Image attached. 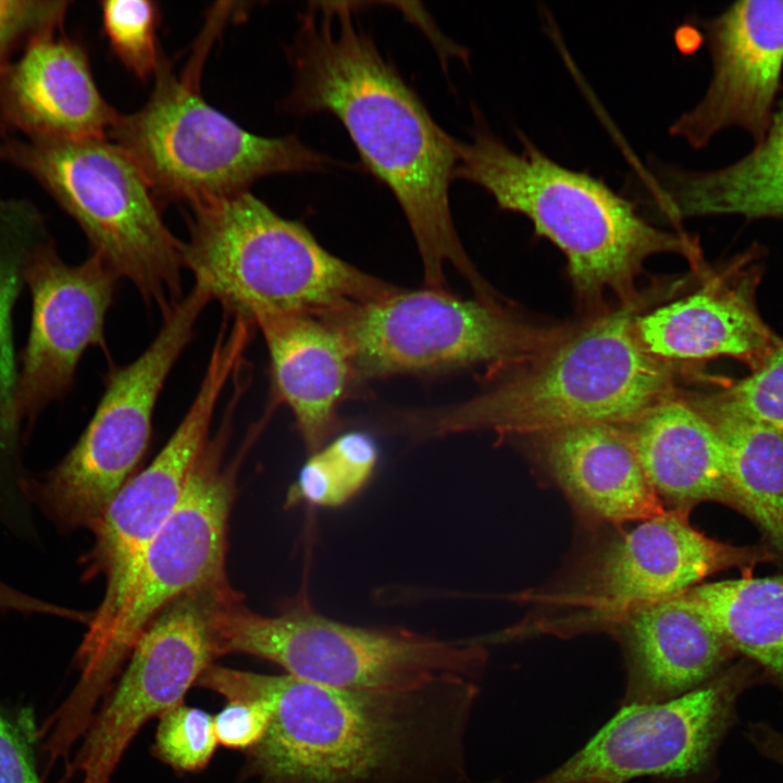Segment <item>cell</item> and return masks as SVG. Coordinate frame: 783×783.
I'll return each mask as SVG.
<instances>
[{"mask_svg":"<svg viewBox=\"0 0 783 783\" xmlns=\"http://www.w3.org/2000/svg\"><path fill=\"white\" fill-rule=\"evenodd\" d=\"M716 406L783 434V340L746 377L706 396Z\"/></svg>","mask_w":783,"mask_h":783,"instance_id":"cell-30","label":"cell"},{"mask_svg":"<svg viewBox=\"0 0 783 783\" xmlns=\"http://www.w3.org/2000/svg\"><path fill=\"white\" fill-rule=\"evenodd\" d=\"M687 401L723 442L734 507L783 552V434L726 411L706 396Z\"/></svg>","mask_w":783,"mask_h":783,"instance_id":"cell-26","label":"cell"},{"mask_svg":"<svg viewBox=\"0 0 783 783\" xmlns=\"http://www.w3.org/2000/svg\"><path fill=\"white\" fill-rule=\"evenodd\" d=\"M217 743L213 717L182 701L161 714L154 748L170 766L195 771L209 762Z\"/></svg>","mask_w":783,"mask_h":783,"instance_id":"cell-31","label":"cell"},{"mask_svg":"<svg viewBox=\"0 0 783 783\" xmlns=\"http://www.w3.org/2000/svg\"><path fill=\"white\" fill-rule=\"evenodd\" d=\"M770 555L706 536L687 511L669 509L642 520L605 550L596 574L600 595L614 607L634 608L687 592L729 568L750 571Z\"/></svg>","mask_w":783,"mask_h":783,"instance_id":"cell-17","label":"cell"},{"mask_svg":"<svg viewBox=\"0 0 783 783\" xmlns=\"http://www.w3.org/2000/svg\"><path fill=\"white\" fill-rule=\"evenodd\" d=\"M629 190L639 209L672 223L718 215L783 221V102L762 139L737 161L693 171L651 159Z\"/></svg>","mask_w":783,"mask_h":783,"instance_id":"cell-20","label":"cell"},{"mask_svg":"<svg viewBox=\"0 0 783 783\" xmlns=\"http://www.w3.org/2000/svg\"><path fill=\"white\" fill-rule=\"evenodd\" d=\"M44 216L25 199L0 198V523L7 531L26 527L34 508L25 486L23 447L27 432L17 407L18 370L12 314L25 284L27 265L50 239Z\"/></svg>","mask_w":783,"mask_h":783,"instance_id":"cell-22","label":"cell"},{"mask_svg":"<svg viewBox=\"0 0 783 783\" xmlns=\"http://www.w3.org/2000/svg\"><path fill=\"white\" fill-rule=\"evenodd\" d=\"M359 2H311L290 48L295 84L284 101L297 115L330 113L363 165L393 192L414 237L427 288L448 290L453 266L478 294L489 289L459 239L449 204L458 140L361 26Z\"/></svg>","mask_w":783,"mask_h":783,"instance_id":"cell-2","label":"cell"},{"mask_svg":"<svg viewBox=\"0 0 783 783\" xmlns=\"http://www.w3.org/2000/svg\"><path fill=\"white\" fill-rule=\"evenodd\" d=\"M744 686L738 670L683 695L627 703L560 767L535 783H623L699 772L731 722Z\"/></svg>","mask_w":783,"mask_h":783,"instance_id":"cell-13","label":"cell"},{"mask_svg":"<svg viewBox=\"0 0 783 783\" xmlns=\"http://www.w3.org/2000/svg\"><path fill=\"white\" fill-rule=\"evenodd\" d=\"M184 265L225 313H300L323 320L398 287L324 249L309 229L249 191L190 207Z\"/></svg>","mask_w":783,"mask_h":783,"instance_id":"cell-5","label":"cell"},{"mask_svg":"<svg viewBox=\"0 0 783 783\" xmlns=\"http://www.w3.org/2000/svg\"><path fill=\"white\" fill-rule=\"evenodd\" d=\"M192 73L177 76L162 54L148 102L137 112L117 114L108 135L158 201L195 207L248 191L268 175L332 164L294 135L268 138L241 128L203 100Z\"/></svg>","mask_w":783,"mask_h":783,"instance_id":"cell-9","label":"cell"},{"mask_svg":"<svg viewBox=\"0 0 783 783\" xmlns=\"http://www.w3.org/2000/svg\"><path fill=\"white\" fill-rule=\"evenodd\" d=\"M622 426L651 487L673 509L707 500L734 507L723 442L687 400L667 398Z\"/></svg>","mask_w":783,"mask_h":783,"instance_id":"cell-24","label":"cell"},{"mask_svg":"<svg viewBox=\"0 0 783 783\" xmlns=\"http://www.w3.org/2000/svg\"><path fill=\"white\" fill-rule=\"evenodd\" d=\"M57 30L30 37L8 64L0 117L24 138H108L119 113L98 90L83 48Z\"/></svg>","mask_w":783,"mask_h":783,"instance_id":"cell-18","label":"cell"},{"mask_svg":"<svg viewBox=\"0 0 783 783\" xmlns=\"http://www.w3.org/2000/svg\"><path fill=\"white\" fill-rule=\"evenodd\" d=\"M203 605L213 655L263 658L318 685L396 691L443 679L475 682L485 663L478 643L343 623L316 611L306 595L277 616L250 610L233 588L206 594Z\"/></svg>","mask_w":783,"mask_h":783,"instance_id":"cell-6","label":"cell"},{"mask_svg":"<svg viewBox=\"0 0 783 783\" xmlns=\"http://www.w3.org/2000/svg\"><path fill=\"white\" fill-rule=\"evenodd\" d=\"M686 594L732 651L757 662L783 686V576L698 584Z\"/></svg>","mask_w":783,"mask_h":783,"instance_id":"cell-27","label":"cell"},{"mask_svg":"<svg viewBox=\"0 0 783 783\" xmlns=\"http://www.w3.org/2000/svg\"><path fill=\"white\" fill-rule=\"evenodd\" d=\"M101 13L105 36L125 67L140 79L154 75L162 55L157 45V3L146 0L103 1Z\"/></svg>","mask_w":783,"mask_h":783,"instance_id":"cell-29","label":"cell"},{"mask_svg":"<svg viewBox=\"0 0 783 783\" xmlns=\"http://www.w3.org/2000/svg\"><path fill=\"white\" fill-rule=\"evenodd\" d=\"M117 278L92 252L79 264L65 263L52 238L32 257L25 273L32 324L17 383L27 434L42 410L69 391L84 352L90 347L107 351L105 316Z\"/></svg>","mask_w":783,"mask_h":783,"instance_id":"cell-14","label":"cell"},{"mask_svg":"<svg viewBox=\"0 0 783 783\" xmlns=\"http://www.w3.org/2000/svg\"><path fill=\"white\" fill-rule=\"evenodd\" d=\"M270 718V705L263 698L227 699L213 717L217 742L227 748L250 749L263 737Z\"/></svg>","mask_w":783,"mask_h":783,"instance_id":"cell-33","label":"cell"},{"mask_svg":"<svg viewBox=\"0 0 783 783\" xmlns=\"http://www.w3.org/2000/svg\"><path fill=\"white\" fill-rule=\"evenodd\" d=\"M270 360L272 401L285 405L309 455L340 428L338 409L358 381L341 333L308 314L261 312L252 318Z\"/></svg>","mask_w":783,"mask_h":783,"instance_id":"cell-19","label":"cell"},{"mask_svg":"<svg viewBox=\"0 0 783 783\" xmlns=\"http://www.w3.org/2000/svg\"><path fill=\"white\" fill-rule=\"evenodd\" d=\"M327 322L344 336L358 381L531 361L561 339L496 303L427 287L397 288Z\"/></svg>","mask_w":783,"mask_h":783,"instance_id":"cell-11","label":"cell"},{"mask_svg":"<svg viewBox=\"0 0 783 783\" xmlns=\"http://www.w3.org/2000/svg\"><path fill=\"white\" fill-rule=\"evenodd\" d=\"M226 699L259 697L271 718L249 749L260 783H463L475 682L343 689L210 663L197 681Z\"/></svg>","mask_w":783,"mask_h":783,"instance_id":"cell-1","label":"cell"},{"mask_svg":"<svg viewBox=\"0 0 783 783\" xmlns=\"http://www.w3.org/2000/svg\"><path fill=\"white\" fill-rule=\"evenodd\" d=\"M699 26L712 75L703 98L674 121L670 134L694 149L731 127L760 141L783 72V1H738Z\"/></svg>","mask_w":783,"mask_h":783,"instance_id":"cell-16","label":"cell"},{"mask_svg":"<svg viewBox=\"0 0 783 783\" xmlns=\"http://www.w3.org/2000/svg\"><path fill=\"white\" fill-rule=\"evenodd\" d=\"M627 703H655L707 683L732 649L685 593L632 608Z\"/></svg>","mask_w":783,"mask_h":783,"instance_id":"cell-23","label":"cell"},{"mask_svg":"<svg viewBox=\"0 0 783 783\" xmlns=\"http://www.w3.org/2000/svg\"><path fill=\"white\" fill-rule=\"evenodd\" d=\"M377 446L361 431H350L310 455L287 495V506L334 508L351 500L372 478Z\"/></svg>","mask_w":783,"mask_h":783,"instance_id":"cell-28","label":"cell"},{"mask_svg":"<svg viewBox=\"0 0 783 783\" xmlns=\"http://www.w3.org/2000/svg\"><path fill=\"white\" fill-rule=\"evenodd\" d=\"M0 783H40L26 744L1 712Z\"/></svg>","mask_w":783,"mask_h":783,"instance_id":"cell-34","label":"cell"},{"mask_svg":"<svg viewBox=\"0 0 783 783\" xmlns=\"http://www.w3.org/2000/svg\"><path fill=\"white\" fill-rule=\"evenodd\" d=\"M635 332L647 352L667 362L728 357L750 370L779 340L757 311L750 277H717L684 298L639 314Z\"/></svg>","mask_w":783,"mask_h":783,"instance_id":"cell-21","label":"cell"},{"mask_svg":"<svg viewBox=\"0 0 783 783\" xmlns=\"http://www.w3.org/2000/svg\"><path fill=\"white\" fill-rule=\"evenodd\" d=\"M130 654L122 680L86 732L76 759L82 783H109L141 726L181 704L210 664L203 594L185 595L165 607Z\"/></svg>","mask_w":783,"mask_h":783,"instance_id":"cell-15","label":"cell"},{"mask_svg":"<svg viewBox=\"0 0 783 783\" xmlns=\"http://www.w3.org/2000/svg\"><path fill=\"white\" fill-rule=\"evenodd\" d=\"M474 115L471 139L458 140L455 178L483 188L499 209L525 216L564 254L583 299L610 291L622 304L634 301L635 279L648 258L696 254L687 236L652 225L602 179L556 162L521 132L520 149L510 148Z\"/></svg>","mask_w":783,"mask_h":783,"instance_id":"cell-3","label":"cell"},{"mask_svg":"<svg viewBox=\"0 0 783 783\" xmlns=\"http://www.w3.org/2000/svg\"><path fill=\"white\" fill-rule=\"evenodd\" d=\"M544 435L550 472L582 508L610 522L642 521L666 509L622 425L581 424Z\"/></svg>","mask_w":783,"mask_h":783,"instance_id":"cell-25","label":"cell"},{"mask_svg":"<svg viewBox=\"0 0 783 783\" xmlns=\"http://www.w3.org/2000/svg\"><path fill=\"white\" fill-rule=\"evenodd\" d=\"M0 159L33 177L73 217L92 253L166 315L184 297L183 243L132 159L109 138L0 140Z\"/></svg>","mask_w":783,"mask_h":783,"instance_id":"cell-7","label":"cell"},{"mask_svg":"<svg viewBox=\"0 0 783 783\" xmlns=\"http://www.w3.org/2000/svg\"><path fill=\"white\" fill-rule=\"evenodd\" d=\"M210 300L207 289L195 284L163 316L145 351L110 373L92 418L70 451L50 470L29 475L32 506L59 531H91L128 481L148 446L164 383Z\"/></svg>","mask_w":783,"mask_h":783,"instance_id":"cell-10","label":"cell"},{"mask_svg":"<svg viewBox=\"0 0 783 783\" xmlns=\"http://www.w3.org/2000/svg\"><path fill=\"white\" fill-rule=\"evenodd\" d=\"M226 409L178 506L145 548L116 619L95 645L78 648L79 681L55 713L59 725L70 734L88 729L96 705L154 617L185 595L231 586L225 559L235 488L234 470L224 467L223 456L237 406L228 403Z\"/></svg>","mask_w":783,"mask_h":783,"instance_id":"cell-8","label":"cell"},{"mask_svg":"<svg viewBox=\"0 0 783 783\" xmlns=\"http://www.w3.org/2000/svg\"><path fill=\"white\" fill-rule=\"evenodd\" d=\"M67 5V1L0 0V83L16 45L59 28Z\"/></svg>","mask_w":783,"mask_h":783,"instance_id":"cell-32","label":"cell"},{"mask_svg":"<svg viewBox=\"0 0 783 783\" xmlns=\"http://www.w3.org/2000/svg\"><path fill=\"white\" fill-rule=\"evenodd\" d=\"M246 336L220 331L200 387L173 435L151 463L128 480L92 527L94 545L83 558L85 579L103 575L102 601L90 613L80 644H96L116 619L152 537L178 506L209 439L219 399L245 359Z\"/></svg>","mask_w":783,"mask_h":783,"instance_id":"cell-12","label":"cell"},{"mask_svg":"<svg viewBox=\"0 0 783 783\" xmlns=\"http://www.w3.org/2000/svg\"><path fill=\"white\" fill-rule=\"evenodd\" d=\"M636 300L560 339L522 372L449 406L398 413L415 438L488 430L539 433L581 424L626 425L671 397L670 363L645 350Z\"/></svg>","mask_w":783,"mask_h":783,"instance_id":"cell-4","label":"cell"}]
</instances>
